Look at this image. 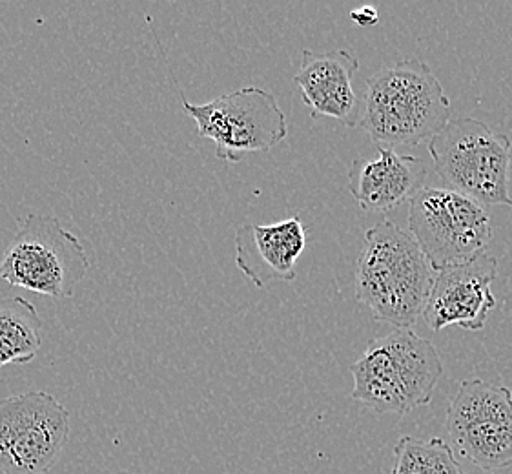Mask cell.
<instances>
[{"label":"cell","mask_w":512,"mask_h":474,"mask_svg":"<svg viewBox=\"0 0 512 474\" xmlns=\"http://www.w3.org/2000/svg\"><path fill=\"white\" fill-rule=\"evenodd\" d=\"M498 274V261L487 252L476 258L436 272L423 318L434 332L451 325L480 332L496 309L492 281Z\"/></svg>","instance_id":"obj_10"},{"label":"cell","mask_w":512,"mask_h":474,"mask_svg":"<svg viewBox=\"0 0 512 474\" xmlns=\"http://www.w3.org/2000/svg\"><path fill=\"white\" fill-rule=\"evenodd\" d=\"M392 474H465L451 445L441 438L401 436L394 447Z\"/></svg>","instance_id":"obj_15"},{"label":"cell","mask_w":512,"mask_h":474,"mask_svg":"<svg viewBox=\"0 0 512 474\" xmlns=\"http://www.w3.org/2000/svg\"><path fill=\"white\" fill-rule=\"evenodd\" d=\"M350 372V398L379 414H409L429 405L443 376V363L432 341L414 330L396 329L367 343Z\"/></svg>","instance_id":"obj_3"},{"label":"cell","mask_w":512,"mask_h":474,"mask_svg":"<svg viewBox=\"0 0 512 474\" xmlns=\"http://www.w3.org/2000/svg\"><path fill=\"white\" fill-rule=\"evenodd\" d=\"M358 70V59L347 50L303 52L294 83L312 117H332L350 128L358 126L361 112L352 86Z\"/></svg>","instance_id":"obj_12"},{"label":"cell","mask_w":512,"mask_h":474,"mask_svg":"<svg viewBox=\"0 0 512 474\" xmlns=\"http://www.w3.org/2000/svg\"><path fill=\"white\" fill-rule=\"evenodd\" d=\"M436 270L409 232L390 219L367 230L354 267V290L374 320L409 329L423 316Z\"/></svg>","instance_id":"obj_1"},{"label":"cell","mask_w":512,"mask_h":474,"mask_svg":"<svg viewBox=\"0 0 512 474\" xmlns=\"http://www.w3.org/2000/svg\"><path fill=\"white\" fill-rule=\"evenodd\" d=\"M307 248V228L301 217L272 225L246 223L236 232V265L257 289L272 281H294L296 261Z\"/></svg>","instance_id":"obj_11"},{"label":"cell","mask_w":512,"mask_h":474,"mask_svg":"<svg viewBox=\"0 0 512 474\" xmlns=\"http://www.w3.org/2000/svg\"><path fill=\"white\" fill-rule=\"evenodd\" d=\"M438 176L478 205L512 207L511 139L474 117L451 119L429 141Z\"/></svg>","instance_id":"obj_4"},{"label":"cell","mask_w":512,"mask_h":474,"mask_svg":"<svg viewBox=\"0 0 512 474\" xmlns=\"http://www.w3.org/2000/svg\"><path fill=\"white\" fill-rule=\"evenodd\" d=\"M409 234L440 272L485 252L492 237L491 217L482 205L454 190L423 186L410 197Z\"/></svg>","instance_id":"obj_7"},{"label":"cell","mask_w":512,"mask_h":474,"mask_svg":"<svg viewBox=\"0 0 512 474\" xmlns=\"http://www.w3.org/2000/svg\"><path fill=\"white\" fill-rule=\"evenodd\" d=\"M456 451L487 473L512 465V392L480 378L463 380L447 409Z\"/></svg>","instance_id":"obj_9"},{"label":"cell","mask_w":512,"mask_h":474,"mask_svg":"<svg viewBox=\"0 0 512 474\" xmlns=\"http://www.w3.org/2000/svg\"><path fill=\"white\" fill-rule=\"evenodd\" d=\"M183 108L197 124V135L214 141L216 155L226 163H241L246 154L270 152L288 135L287 115L276 95L257 86L239 88L214 101Z\"/></svg>","instance_id":"obj_6"},{"label":"cell","mask_w":512,"mask_h":474,"mask_svg":"<svg viewBox=\"0 0 512 474\" xmlns=\"http://www.w3.org/2000/svg\"><path fill=\"white\" fill-rule=\"evenodd\" d=\"M110 474H134V473H130V471H119V473H110Z\"/></svg>","instance_id":"obj_17"},{"label":"cell","mask_w":512,"mask_h":474,"mask_svg":"<svg viewBox=\"0 0 512 474\" xmlns=\"http://www.w3.org/2000/svg\"><path fill=\"white\" fill-rule=\"evenodd\" d=\"M350 21L356 22L361 28L374 26L379 21V11L374 6H361L358 10L350 11Z\"/></svg>","instance_id":"obj_16"},{"label":"cell","mask_w":512,"mask_h":474,"mask_svg":"<svg viewBox=\"0 0 512 474\" xmlns=\"http://www.w3.org/2000/svg\"><path fill=\"white\" fill-rule=\"evenodd\" d=\"M42 321L35 305L21 296H0V369L37 358Z\"/></svg>","instance_id":"obj_14"},{"label":"cell","mask_w":512,"mask_h":474,"mask_svg":"<svg viewBox=\"0 0 512 474\" xmlns=\"http://www.w3.org/2000/svg\"><path fill=\"white\" fill-rule=\"evenodd\" d=\"M90 267L81 239L57 217L30 214L0 259V278L11 287L66 299L72 298Z\"/></svg>","instance_id":"obj_5"},{"label":"cell","mask_w":512,"mask_h":474,"mask_svg":"<svg viewBox=\"0 0 512 474\" xmlns=\"http://www.w3.org/2000/svg\"><path fill=\"white\" fill-rule=\"evenodd\" d=\"M452 103L427 62L403 59L367 81L361 128L378 146L431 141L451 121Z\"/></svg>","instance_id":"obj_2"},{"label":"cell","mask_w":512,"mask_h":474,"mask_svg":"<svg viewBox=\"0 0 512 474\" xmlns=\"http://www.w3.org/2000/svg\"><path fill=\"white\" fill-rule=\"evenodd\" d=\"M70 436V413L50 392L0 400V473L46 474Z\"/></svg>","instance_id":"obj_8"},{"label":"cell","mask_w":512,"mask_h":474,"mask_svg":"<svg viewBox=\"0 0 512 474\" xmlns=\"http://www.w3.org/2000/svg\"><path fill=\"white\" fill-rule=\"evenodd\" d=\"M427 177L420 157L378 146L376 157H358L349 168V192L367 212H387L410 201Z\"/></svg>","instance_id":"obj_13"}]
</instances>
